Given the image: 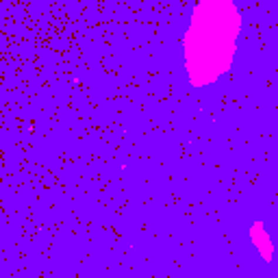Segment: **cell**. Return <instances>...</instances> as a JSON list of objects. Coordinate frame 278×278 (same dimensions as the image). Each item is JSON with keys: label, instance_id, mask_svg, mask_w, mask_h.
Here are the masks:
<instances>
[{"label": "cell", "instance_id": "1", "mask_svg": "<svg viewBox=\"0 0 278 278\" xmlns=\"http://www.w3.org/2000/svg\"><path fill=\"white\" fill-rule=\"evenodd\" d=\"M239 18L230 0L198 4L187 35V65L193 83H206L224 72L232 57Z\"/></svg>", "mask_w": 278, "mask_h": 278}]
</instances>
